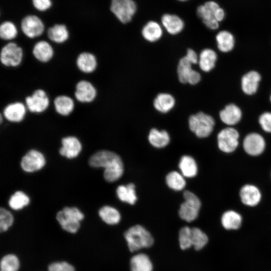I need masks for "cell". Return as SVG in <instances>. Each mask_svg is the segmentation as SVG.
Returning <instances> with one entry per match:
<instances>
[{"instance_id": "6da1fadb", "label": "cell", "mask_w": 271, "mask_h": 271, "mask_svg": "<svg viewBox=\"0 0 271 271\" xmlns=\"http://www.w3.org/2000/svg\"><path fill=\"white\" fill-rule=\"evenodd\" d=\"M124 236L128 248L131 252L149 247L154 243V239L151 233L140 225L130 227L125 231Z\"/></svg>"}, {"instance_id": "7a4b0ae2", "label": "cell", "mask_w": 271, "mask_h": 271, "mask_svg": "<svg viewBox=\"0 0 271 271\" xmlns=\"http://www.w3.org/2000/svg\"><path fill=\"white\" fill-rule=\"evenodd\" d=\"M84 214L76 207H65L57 212L56 219L61 227L71 233H76L80 228V222Z\"/></svg>"}, {"instance_id": "3957f363", "label": "cell", "mask_w": 271, "mask_h": 271, "mask_svg": "<svg viewBox=\"0 0 271 271\" xmlns=\"http://www.w3.org/2000/svg\"><path fill=\"white\" fill-rule=\"evenodd\" d=\"M214 125V118L203 112L192 114L189 118V128L200 138L209 136L213 130Z\"/></svg>"}, {"instance_id": "277c9868", "label": "cell", "mask_w": 271, "mask_h": 271, "mask_svg": "<svg viewBox=\"0 0 271 271\" xmlns=\"http://www.w3.org/2000/svg\"><path fill=\"white\" fill-rule=\"evenodd\" d=\"M89 164L94 168H103L109 171L123 166L120 157L116 153L107 150L96 152L89 159Z\"/></svg>"}, {"instance_id": "5b68a950", "label": "cell", "mask_w": 271, "mask_h": 271, "mask_svg": "<svg viewBox=\"0 0 271 271\" xmlns=\"http://www.w3.org/2000/svg\"><path fill=\"white\" fill-rule=\"evenodd\" d=\"M185 199L180 207L179 215L181 219L187 222L196 219L201 206L199 198L193 192L186 190L183 193Z\"/></svg>"}, {"instance_id": "8992f818", "label": "cell", "mask_w": 271, "mask_h": 271, "mask_svg": "<svg viewBox=\"0 0 271 271\" xmlns=\"http://www.w3.org/2000/svg\"><path fill=\"white\" fill-rule=\"evenodd\" d=\"M23 57L22 48L15 42L8 43L1 49L0 60L5 66L17 67L21 64Z\"/></svg>"}, {"instance_id": "52a82bcc", "label": "cell", "mask_w": 271, "mask_h": 271, "mask_svg": "<svg viewBox=\"0 0 271 271\" xmlns=\"http://www.w3.org/2000/svg\"><path fill=\"white\" fill-rule=\"evenodd\" d=\"M239 134L232 127H227L221 129L217 134V146L223 153L226 154L234 152L239 145Z\"/></svg>"}, {"instance_id": "ba28073f", "label": "cell", "mask_w": 271, "mask_h": 271, "mask_svg": "<svg viewBox=\"0 0 271 271\" xmlns=\"http://www.w3.org/2000/svg\"><path fill=\"white\" fill-rule=\"evenodd\" d=\"M110 11L122 23L129 22L137 11L133 0H111Z\"/></svg>"}, {"instance_id": "9c48e42d", "label": "cell", "mask_w": 271, "mask_h": 271, "mask_svg": "<svg viewBox=\"0 0 271 271\" xmlns=\"http://www.w3.org/2000/svg\"><path fill=\"white\" fill-rule=\"evenodd\" d=\"M25 104L30 112L41 113L48 109L50 105V100L46 91L39 88L25 98Z\"/></svg>"}, {"instance_id": "30bf717a", "label": "cell", "mask_w": 271, "mask_h": 271, "mask_svg": "<svg viewBox=\"0 0 271 271\" xmlns=\"http://www.w3.org/2000/svg\"><path fill=\"white\" fill-rule=\"evenodd\" d=\"M192 65L185 56L180 59L177 72L178 79L181 83L196 85L200 82L201 75L192 68Z\"/></svg>"}, {"instance_id": "8fae6325", "label": "cell", "mask_w": 271, "mask_h": 271, "mask_svg": "<svg viewBox=\"0 0 271 271\" xmlns=\"http://www.w3.org/2000/svg\"><path fill=\"white\" fill-rule=\"evenodd\" d=\"M219 7L217 3L209 1L197 8V15L202 19L205 25L210 29L216 30L219 27V22L215 19L214 15Z\"/></svg>"}, {"instance_id": "7c38bea8", "label": "cell", "mask_w": 271, "mask_h": 271, "mask_svg": "<svg viewBox=\"0 0 271 271\" xmlns=\"http://www.w3.org/2000/svg\"><path fill=\"white\" fill-rule=\"evenodd\" d=\"M265 141L263 137L256 132L247 134L243 139L242 147L245 153L251 156L261 155L265 148Z\"/></svg>"}, {"instance_id": "4fadbf2b", "label": "cell", "mask_w": 271, "mask_h": 271, "mask_svg": "<svg viewBox=\"0 0 271 271\" xmlns=\"http://www.w3.org/2000/svg\"><path fill=\"white\" fill-rule=\"evenodd\" d=\"M21 26L24 34L31 39L42 35L45 29L42 21L35 15H28L24 17Z\"/></svg>"}, {"instance_id": "5bb4252c", "label": "cell", "mask_w": 271, "mask_h": 271, "mask_svg": "<svg viewBox=\"0 0 271 271\" xmlns=\"http://www.w3.org/2000/svg\"><path fill=\"white\" fill-rule=\"evenodd\" d=\"M45 163V157L41 152L31 150L22 158L21 166L25 172L32 173L41 169Z\"/></svg>"}, {"instance_id": "9a60e30c", "label": "cell", "mask_w": 271, "mask_h": 271, "mask_svg": "<svg viewBox=\"0 0 271 271\" xmlns=\"http://www.w3.org/2000/svg\"><path fill=\"white\" fill-rule=\"evenodd\" d=\"M96 96V89L90 81L81 80L77 83L74 96L78 101L81 103H90L95 99Z\"/></svg>"}, {"instance_id": "2e32d148", "label": "cell", "mask_w": 271, "mask_h": 271, "mask_svg": "<svg viewBox=\"0 0 271 271\" xmlns=\"http://www.w3.org/2000/svg\"><path fill=\"white\" fill-rule=\"evenodd\" d=\"M239 196L242 203L249 207L257 206L261 199V193L258 187L249 184L242 186L239 191Z\"/></svg>"}, {"instance_id": "e0dca14e", "label": "cell", "mask_w": 271, "mask_h": 271, "mask_svg": "<svg viewBox=\"0 0 271 271\" xmlns=\"http://www.w3.org/2000/svg\"><path fill=\"white\" fill-rule=\"evenodd\" d=\"M27 108L25 104L20 101L10 103L3 110V116L12 122H20L25 118Z\"/></svg>"}, {"instance_id": "ac0fdd59", "label": "cell", "mask_w": 271, "mask_h": 271, "mask_svg": "<svg viewBox=\"0 0 271 271\" xmlns=\"http://www.w3.org/2000/svg\"><path fill=\"white\" fill-rule=\"evenodd\" d=\"M62 147L59 150L60 154L68 159L76 158L81 151L82 146L79 140L73 136L62 139Z\"/></svg>"}, {"instance_id": "d6986e66", "label": "cell", "mask_w": 271, "mask_h": 271, "mask_svg": "<svg viewBox=\"0 0 271 271\" xmlns=\"http://www.w3.org/2000/svg\"><path fill=\"white\" fill-rule=\"evenodd\" d=\"M32 54L34 58L38 61L47 63L53 58L54 51L53 47L48 42L41 40L34 45Z\"/></svg>"}, {"instance_id": "ffe728a7", "label": "cell", "mask_w": 271, "mask_h": 271, "mask_svg": "<svg viewBox=\"0 0 271 271\" xmlns=\"http://www.w3.org/2000/svg\"><path fill=\"white\" fill-rule=\"evenodd\" d=\"M76 64L81 72L90 74L95 71L97 67V61L93 54L88 52H83L77 56Z\"/></svg>"}, {"instance_id": "44dd1931", "label": "cell", "mask_w": 271, "mask_h": 271, "mask_svg": "<svg viewBox=\"0 0 271 271\" xmlns=\"http://www.w3.org/2000/svg\"><path fill=\"white\" fill-rule=\"evenodd\" d=\"M242 112L236 105L230 103L219 112L221 120L225 124L232 126L237 124L241 118Z\"/></svg>"}, {"instance_id": "7402d4cb", "label": "cell", "mask_w": 271, "mask_h": 271, "mask_svg": "<svg viewBox=\"0 0 271 271\" xmlns=\"http://www.w3.org/2000/svg\"><path fill=\"white\" fill-rule=\"evenodd\" d=\"M161 23L166 31L171 35L180 33L184 28V23L181 18L176 15L164 14Z\"/></svg>"}, {"instance_id": "603a6c76", "label": "cell", "mask_w": 271, "mask_h": 271, "mask_svg": "<svg viewBox=\"0 0 271 271\" xmlns=\"http://www.w3.org/2000/svg\"><path fill=\"white\" fill-rule=\"evenodd\" d=\"M261 80L260 74L255 71H250L244 74L241 79V88L243 92L247 95L255 93Z\"/></svg>"}, {"instance_id": "cb8c5ba5", "label": "cell", "mask_w": 271, "mask_h": 271, "mask_svg": "<svg viewBox=\"0 0 271 271\" xmlns=\"http://www.w3.org/2000/svg\"><path fill=\"white\" fill-rule=\"evenodd\" d=\"M176 104L174 97L168 93H160L155 98L153 105L156 110L166 113L171 110Z\"/></svg>"}, {"instance_id": "d4e9b609", "label": "cell", "mask_w": 271, "mask_h": 271, "mask_svg": "<svg viewBox=\"0 0 271 271\" xmlns=\"http://www.w3.org/2000/svg\"><path fill=\"white\" fill-rule=\"evenodd\" d=\"M54 108L59 114L68 116L74 110L75 103L73 99L66 95H60L54 100Z\"/></svg>"}, {"instance_id": "484cf974", "label": "cell", "mask_w": 271, "mask_h": 271, "mask_svg": "<svg viewBox=\"0 0 271 271\" xmlns=\"http://www.w3.org/2000/svg\"><path fill=\"white\" fill-rule=\"evenodd\" d=\"M142 35L147 41L151 43L155 42L161 38L163 35V29L158 23L151 21L143 27Z\"/></svg>"}, {"instance_id": "4316f807", "label": "cell", "mask_w": 271, "mask_h": 271, "mask_svg": "<svg viewBox=\"0 0 271 271\" xmlns=\"http://www.w3.org/2000/svg\"><path fill=\"white\" fill-rule=\"evenodd\" d=\"M217 54L212 49H203L198 56L199 66L204 72L210 71L215 67L217 60Z\"/></svg>"}, {"instance_id": "83f0119b", "label": "cell", "mask_w": 271, "mask_h": 271, "mask_svg": "<svg viewBox=\"0 0 271 271\" xmlns=\"http://www.w3.org/2000/svg\"><path fill=\"white\" fill-rule=\"evenodd\" d=\"M47 36L52 42L62 44L68 40L69 33L65 25L55 24L48 30Z\"/></svg>"}, {"instance_id": "f1b7e54d", "label": "cell", "mask_w": 271, "mask_h": 271, "mask_svg": "<svg viewBox=\"0 0 271 271\" xmlns=\"http://www.w3.org/2000/svg\"><path fill=\"white\" fill-rule=\"evenodd\" d=\"M223 227L227 230L237 229L241 224L242 217L236 211L229 210L224 212L221 218Z\"/></svg>"}, {"instance_id": "f546056e", "label": "cell", "mask_w": 271, "mask_h": 271, "mask_svg": "<svg viewBox=\"0 0 271 271\" xmlns=\"http://www.w3.org/2000/svg\"><path fill=\"white\" fill-rule=\"evenodd\" d=\"M130 271H152L153 264L147 254L139 253L130 259Z\"/></svg>"}, {"instance_id": "4dcf8cb0", "label": "cell", "mask_w": 271, "mask_h": 271, "mask_svg": "<svg viewBox=\"0 0 271 271\" xmlns=\"http://www.w3.org/2000/svg\"><path fill=\"white\" fill-rule=\"evenodd\" d=\"M148 140L153 146L162 148L168 145L170 138L168 132L165 130H159L154 128L150 131Z\"/></svg>"}, {"instance_id": "1f68e13d", "label": "cell", "mask_w": 271, "mask_h": 271, "mask_svg": "<svg viewBox=\"0 0 271 271\" xmlns=\"http://www.w3.org/2000/svg\"><path fill=\"white\" fill-rule=\"evenodd\" d=\"M179 167L184 177L192 178L197 174V163L194 158L190 156L185 155L182 157Z\"/></svg>"}, {"instance_id": "d6a6232c", "label": "cell", "mask_w": 271, "mask_h": 271, "mask_svg": "<svg viewBox=\"0 0 271 271\" xmlns=\"http://www.w3.org/2000/svg\"><path fill=\"white\" fill-rule=\"evenodd\" d=\"M116 192L118 198L122 202L133 205L137 200L135 186L133 183L120 185L116 189Z\"/></svg>"}, {"instance_id": "836d02e7", "label": "cell", "mask_w": 271, "mask_h": 271, "mask_svg": "<svg viewBox=\"0 0 271 271\" xmlns=\"http://www.w3.org/2000/svg\"><path fill=\"white\" fill-rule=\"evenodd\" d=\"M218 49L222 52L232 50L234 46V38L232 34L227 31H221L216 36Z\"/></svg>"}, {"instance_id": "e575fe53", "label": "cell", "mask_w": 271, "mask_h": 271, "mask_svg": "<svg viewBox=\"0 0 271 271\" xmlns=\"http://www.w3.org/2000/svg\"><path fill=\"white\" fill-rule=\"evenodd\" d=\"M101 219L106 224L114 225L117 224L120 220V214L119 211L114 207L104 206L98 211Z\"/></svg>"}, {"instance_id": "d590c367", "label": "cell", "mask_w": 271, "mask_h": 271, "mask_svg": "<svg viewBox=\"0 0 271 271\" xmlns=\"http://www.w3.org/2000/svg\"><path fill=\"white\" fill-rule=\"evenodd\" d=\"M168 186L175 191H180L184 189L186 181L183 175L176 171L170 172L166 177Z\"/></svg>"}, {"instance_id": "8d00e7d4", "label": "cell", "mask_w": 271, "mask_h": 271, "mask_svg": "<svg viewBox=\"0 0 271 271\" xmlns=\"http://www.w3.org/2000/svg\"><path fill=\"white\" fill-rule=\"evenodd\" d=\"M30 199L23 192L18 191L12 195L9 200V205L13 210L22 209L29 204Z\"/></svg>"}, {"instance_id": "74e56055", "label": "cell", "mask_w": 271, "mask_h": 271, "mask_svg": "<svg viewBox=\"0 0 271 271\" xmlns=\"http://www.w3.org/2000/svg\"><path fill=\"white\" fill-rule=\"evenodd\" d=\"M18 35V29L16 25L12 22L5 21L0 26V37L6 41L15 39Z\"/></svg>"}, {"instance_id": "f35d334b", "label": "cell", "mask_w": 271, "mask_h": 271, "mask_svg": "<svg viewBox=\"0 0 271 271\" xmlns=\"http://www.w3.org/2000/svg\"><path fill=\"white\" fill-rule=\"evenodd\" d=\"M19 267V260L14 254H7L1 260V271H18Z\"/></svg>"}, {"instance_id": "ab89813d", "label": "cell", "mask_w": 271, "mask_h": 271, "mask_svg": "<svg viewBox=\"0 0 271 271\" xmlns=\"http://www.w3.org/2000/svg\"><path fill=\"white\" fill-rule=\"evenodd\" d=\"M192 246L196 250H200L205 246L208 242V237L200 229L197 227L191 228Z\"/></svg>"}, {"instance_id": "60d3db41", "label": "cell", "mask_w": 271, "mask_h": 271, "mask_svg": "<svg viewBox=\"0 0 271 271\" xmlns=\"http://www.w3.org/2000/svg\"><path fill=\"white\" fill-rule=\"evenodd\" d=\"M179 242L180 248L183 250L192 246L191 228L184 226L181 228L179 233Z\"/></svg>"}, {"instance_id": "b9f144b4", "label": "cell", "mask_w": 271, "mask_h": 271, "mask_svg": "<svg viewBox=\"0 0 271 271\" xmlns=\"http://www.w3.org/2000/svg\"><path fill=\"white\" fill-rule=\"evenodd\" d=\"M14 218L11 213L7 209L1 207L0 209V230L7 231L13 224Z\"/></svg>"}, {"instance_id": "7bdbcfd3", "label": "cell", "mask_w": 271, "mask_h": 271, "mask_svg": "<svg viewBox=\"0 0 271 271\" xmlns=\"http://www.w3.org/2000/svg\"><path fill=\"white\" fill-rule=\"evenodd\" d=\"M258 122L265 132L271 133V112H265L259 117Z\"/></svg>"}, {"instance_id": "ee69618b", "label": "cell", "mask_w": 271, "mask_h": 271, "mask_svg": "<svg viewBox=\"0 0 271 271\" xmlns=\"http://www.w3.org/2000/svg\"><path fill=\"white\" fill-rule=\"evenodd\" d=\"M48 271H75L73 265L65 261L55 262L49 264Z\"/></svg>"}, {"instance_id": "f6af8a7d", "label": "cell", "mask_w": 271, "mask_h": 271, "mask_svg": "<svg viewBox=\"0 0 271 271\" xmlns=\"http://www.w3.org/2000/svg\"><path fill=\"white\" fill-rule=\"evenodd\" d=\"M34 7L40 11H45L52 6L51 0H32Z\"/></svg>"}, {"instance_id": "bcb514c9", "label": "cell", "mask_w": 271, "mask_h": 271, "mask_svg": "<svg viewBox=\"0 0 271 271\" xmlns=\"http://www.w3.org/2000/svg\"><path fill=\"white\" fill-rule=\"evenodd\" d=\"M185 56L193 65L198 63V56L194 50L190 48L188 49Z\"/></svg>"}, {"instance_id": "7dc6e473", "label": "cell", "mask_w": 271, "mask_h": 271, "mask_svg": "<svg viewBox=\"0 0 271 271\" xmlns=\"http://www.w3.org/2000/svg\"><path fill=\"white\" fill-rule=\"evenodd\" d=\"M215 18L218 22L222 21L225 16V13L224 10L219 7L215 13Z\"/></svg>"}, {"instance_id": "c3c4849f", "label": "cell", "mask_w": 271, "mask_h": 271, "mask_svg": "<svg viewBox=\"0 0 271 271\" xmlns=\"http://www.w3.org/2000/svg\"><path fill=\"white\" fill-rule=\"evenodd\" d=\"M178 1H182V2H183V1H187V0H178Z\"/></svg>"}, {"instance_id": "681fc988", "label": "cell", "mask_w": 271, "mask_h": 271, "mask_svg": "<svg viewBox=\"0 0 271 271\" xmlns=\"http://www.w3.org/2000/svg\"><path fill=\"white\" fill-rule=\"evenodd\" d=\"M270 101H271V95H270Z\"/></svg>"}]
</instances>
